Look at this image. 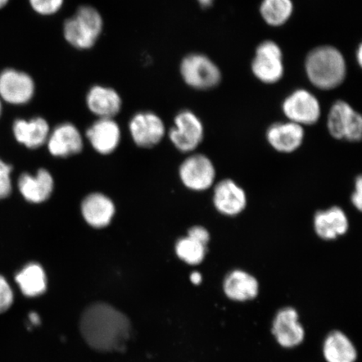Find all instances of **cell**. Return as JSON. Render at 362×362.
<instances>
[{
    "instance_id": "35",
    "label": "cell",
    "mask_w": 362,
    "mask_h": 362,
    "mask_svg": "<svg viewBox=\"0 0 362 362\" xmlns=\"http://www.w3.org/2000/svg\"><path fill=\"white\" fill-rule=\"evenodd\" d=\"M30 318L31 322H33L34 325L39 323L40 319H39V317L37 315H36L35 313L30 314Z\"/></svg>"
},
{
    "instance_id": "16",
    "label": "cell",
    "mask_w": 362,
    "mask_h": 362,
    "mask_svg": "<svg viewBox=\"0 0 362 362\" xmlns=\"http://www.w3.org/2000/svg\"><path fill=\"white\" fill-rule=\"evenodd\" d=\"M48 148L53 156L66 158L83 151V138L76 127L70 123L58 125L48 139Z\"/></svg>"
},
{
    "instance_id": "36",
    "label": "cell",
    "mask_w": 362,
    "mask_h": 362,
    "mask_svg": "<svg viewBox=\"0 0 362 362\" xmlns=\"http://www.w3.org/2000/svg\"><path fill=\"white\" fill-rule=\"evenodd\" d=\"M8 2V0H0V8L6 6Z\"/></svg>"
},
{
    "instance_id": "32",
    "label": "cell",
    "mask_w": 362,
    "mask_h": 362,
    "mask_svg": "<svg viewBox=\"0 0 362 362\" xmlns=\"http://www.w3.org/2000/svg\"><path fill=\"white\" fill-rule=\"evenodd\" d=\"M191 280L194 284H200L202 281V276L198 272H194L191 275Z\"/></svg>"
},
{
    "instance_id": "25",
    "label": "cell",
    "mask_w": 362,
    "mask_h": 362,
    "mask_svg": "<svg viewBox=\"0 0 362 362\" xmlns=\"http://www.w3.org/2000/svg\"><path fill=\"white\" fill-rule=\"evenodd\" d=\"M293 13L292 0H262L260 13L267 25L282 26L291 20Z\"/></svg>"
},
{
    "instance_id": "29",
    "label": "cell",
    "mask_w": 362,
    "mask_h": 362,
    "mask_svg": "<svg viewBox=\"0 0 362 362\" xmlns=\"http://www.w3.org/2000/svg\"><path fill=\"white\" fill-rule=\"evenodd\" d=\"M13 293L6 278L0 274V314L6 313L12 306Z\"/></svg>"
},
{
    "instance_id": "28",
    "label": "cell",
    "mask_w": 362,
    "mask_h": 362,
    "mask_svg": "<svg viewBox=\"0 0 362 362\" xmlns=\"http://www.w3.org/2000/svg\"><path fill=\"white\" fill-rule=\"evenodd\" d=\"M12 166L0 160V200L7 198L12 192Z\"/></svg>"
},
{
    "instance_id": "13",
    "label": "cell",
    "mask_w": 362,
    "mask_h": 362,
    "mask_svg": "<svg viewBox=\"0 0 362 362\" xmlns=\"http://www.w3.org/2000/svg\"><path fill=\"white\" fill-rule=\"evenodd\" d=\"M305 138L304 127L288 120L271 124L266 131L267 142L275 151L281 153L297 151L304 144Z\"/></svg>"
},
{
    "instance_id": "18",
    "label": "cell",
    "mask_w": 362,
    "mask_h": 362,
    "mask_svg": "<svg viewBox=\"0 0 362 362\" xmlns=\"http://www.w3.org/2000/svg\"><path fill=\"white\" fill-rule=\"evenodd\" d=\"M87 137L95 151L110 155L120 143L119 126L112 119H99L88 129Z\"/></svg>"
},
{
    "instance_id": "26",
    "label": "cell",
    "mask_w": 362,
    "mask_h": 362,
    "mask_svg": "<svg viewBox=\"0 0 362 362\" xmlns=\"http://www.w3.org/2000/svg\"><path fill=\"white\" fill-rule=\"evenodd\" d=\"M206 252L207 246L189 236L181 238L175 244L176 255L189 265L202 264Z\"/></svg>"
},
{
    "instance_id": "31",
    "label": "cell",
    "mask_w": 362,
    "mask_h": 362,
    "mask_svg": "<svg viewBox=\"0 0 362 362\" xmlns=\"http://www.w3.org/2000/svg\"><path fill=\"white\" fill-rule=\"evenodd\" d=\"M351 202L355 209L361 211L362 208V178L361 175L357 176L355 180L354 189L351 193Z\"/></svg>"
},
{
    "instance_id": "9",
    "label": "cell",
    "mask_w": 362,
    "mask_h": 362,
    "mask_svg": "<svg viewBox=\"0 0 362 362\" xmlns=\"http://www.w3.org/2000/svg\"><path fill=\"white\" fill-rule=\"evenodd\" d=\"M205 135V129L200 117L189 110H183L176 115L175 126L170 130L172 144L180 152L191 153L200 146Z\"/></svg>"
},
{
    "instance_id": "24",
    "label": "cell",
    "mask_w": 362,
    "mask_h": 362,
    "mask_svg": "<svg viewBox=\"0 0 362 362\" xmlns=\"http://www.w3.org/2000/svg\"><path fill=\"white\" fill-rule=\"evenodd\" d=\"M16 281L27 297H35L47 289V276L42 267L35 262L27 264L16 276Z\"/></svg>"
},
{
    "instance_id": "23",
    "label": "cell",
    "mask_w": 362,
    "mask_h": 362,
    "mask_svg": "<svg viewBox=\"0 0 362 362\" xmlns=\"http://www.w3.org/2000/svg\"><path fill=\"white\" fill-rule=\"evenodd\" d=\"M323 353L327 362H355L357 353L345 334L333 332L325 339Z\"/></svg>"
},
{
    "instance_id": "3",
    "label": "cell",
    "mask_w": 362,
    "mask_h": 362,
    "mask_svg": "<svg viewBox=\"0 0 362 362\" xmlns=\"http://www.w3.org/2000/svg\"><path fill=\"white\" fill-rule=\"evenodd\" d=\"M101 13L92 6H81L74 16L65 21L63 35L71 47L88 49L94 47L102 34Z\"/></svg>"
},
{
    "instance_id": "34",
    "label": "cell",
    "mask_w": 362,
    "mask_h": 362,
    "mask_svg": "<svg viewBox=\"0 0 362 362\" xmlns=\"http://www.w3.org/2000/svg\"><path fill=\"white\" fill-rule=\"evenodd\" d=\"M356 59L357 62H358L359 65L361 66L362 62V47L361 45H359L358 49L356 51Z\"/></svg>"
},
{
    "instance_id": "21",
    "label": "cell",
    "mask_w": 362,
    "mask_h": 362,
    "mask_svg": "<svg viewBox=\"0 0 362 362\" xmlns=\"http://www.w3.org/2000/svg\"><path fill=\"white\" fill-rule=\"evenodd\" d=\"M13 132L18 142L29 148H37L47 142L49 127L42 117L29 121L17 119L13 123Z\"/></svg>"
},
{
    "instance_id": "12",
    "label": "cell",
    "mask_w": 362,
    "mask_h": 362,
    "mask_svg": "<svg viewBox=\"0 0 362 362\" xmlns=\"http://www.w3.org/2000/svg\"><path fill=\"white\" fill-rule=\"evenodd\" d=\"M129 130L134 143L142 148L156 146L165 134L164 122L151 112L136 113L130 120Z\"/></svg>"
},
{
    "instance_id": "1",
    "label": "cell",
    "mask_w": 362,
    "mask_h": 362,
    "mask_svg": "<svg viewBox=\"0 0 362 362\" xmlns=\"http://www.w3.org/2000/svg\"><path fill=\"white\" fill-rule=\"evenodd\" d=\"M80 330L93 349L110 352L124 349L130 338L131 325L128 317L115 308L97 303L81 315Z\"/></svg>"
},
{
    "instance_id": "22",
    "label": "cell",
    "mask_w": 362,
    "mask_h": 362,
    "mask_svg": "<svg viewBox=\"0 0 362 362\" xmlns=\"http://www.w3.org/2000/svg\"><path fill=\"white\" fill-rule=\"evenodd\" d=\"M259 282L250 274L243 270H233L226 276L223 289L226 296L234 301L253 300L259 293Z\"/></svg>"
},
{
    "instance_id": "2",
    "label": "cell",
    "mask_w": 362,
    "mask_h": 362,
    "mask_svg": "<svg viewBox=\"0 0 362 362\" xmlns=\"http://www.w3.org/2000/svg\"><path fill=\"white\" fill-rule=\"evenodd\" d=\"M305 69L311 84L325 90L338 88L345 81L347 74L345 57L332 45L312 49L306 57Z\"/></svg>"
},
{
    "instance_id": "20",
    "label": "cell",
    "mask_w": 362,
    "mask_h": 362,
    "mask_svg": "<svg viewBox=\"0 0 362 362\" xmlns=\"http://www.w3.org/2000/svg\"><path fill=\"white\" fill-rule=\"evenodd\" d=\"M87 105L99 119H112L121 110L122 99L115 89L97 85L88 90Z\"/></svg>"
},
{
    "instance_id": "14",
    "label": "cell",
    "mask_w": 362,
    "mask_h": 362,
    "mask_svg": "<svg viewBox=\"0 0 362 362\" xmlns=\"http://www.w3.org/2000/svg\"><path fill=\"white\" fill-rule=\"evenodd\" d=\"M315 233L324 241H334L345 236L350 228V221L341 207L334 206L315 212L313 219Z\"/></svg>"
},
{
    "instance_id": "27",
    "label": "cell",
    "mask_w": 362,
    "mask_h": 362,
    "mask_svg": "<svg viewBox=\"0 0 362 362\" xmlns=\"http://www.w3.org/2000/svg\"><path fill=\"white\" fill-rule=\"evenodd\" d=\"M31 8L40 16L55 15L61 11L64 0H29Z\"/></svg>"
},
{
    "instance_id": "10",
    "label": "cell",
    "mask_w": 362,
    "mask_h": 362,
    "mask_svg": "<svg viewBox=\"0 0 362 362\" xmlns=\"http://www.w3.org/2000/svg\"><path fill=\"white\" fill-rule=\"evenodd\" d=\"M247 196L241 185L232 179L215 183L212 203L219 214L235 217L241 215L247 206Z\"/></svg>"
},
{
    "instance_id": "37",
    "label": "cell",
    "mask_w": 362,
    "mask_h": 362,
    "mask_svg": "<svg viewBox=\"0 0 362 362\" xmlns=\"http://www.w3.org/2000/svg\"><path fill=\"white\" fill-rule=\"evenodd\" d=\"M1 112H2V103H1V100H0V116H1Z\"/></svg>"
},
{
    "instance_id": "4",
    "label": "cell",
    "mask_w": 362,
    "mask_h": 362,
    "mask_svg": "<svg viewBox=\"0 0 362 362\" xmlns=\"http://www.w3.org/2000/svg\"><path fill=\"white\" fill-rule=\"evenodd\" d=\"M327 130L337 140L360 142L362 137V117L350 103L338 100L332 104L328 112Z\"/></svg>"
},
{
    "instance_id": "6",
    "label": "cell",
    "mask_w": 362,
    "mask_h": 362,
    "mask_svg": "<svg viewBox=\"0 0 362 362\" xmlns=\"http://www.w3.org/2000/svg\"><path fill=\"white\" fill-rule=\"evenodd\" d=\"M179 175L185 187L202 192L214 187L216 170L209 157L203 153H194L180 165Z\"/></svg>"
},
{
    "instance_id": "33",
    "label": "cell",
    "mask_w": 362,
    "mask_h": 362,
    "mask_svg": "<svg viewBox=\"0 0 362 362\" xmlns=\"http://www.w3.org/2000/svg\"><path fill=\"white\" fill-rule=\"evenodd\" d=\"M197 1L202 7H210L214 0H197Z\"/></svg>"
},
{
    "instance_id": "7",
    "label": "cell",
    "mask_w": 362,
    "mask_h": 362,
    "mask_svg": "<svg viewBox=\"0 0 362 362\" xmlns=\"http://www.w3.org/2000/svg\"><path fill=\"white\" fill-rule=\"evenodd\" d=\"M282 111L288 121L302 127L318 123L321 116L319 99L309 90H294L284 99Z\"/></svg>"
},
{
    "instance_id": "17",
    "label": "cell",
    "mask_w": 362,
    "mask_h": 362,
    "mask_svg": "<svg viewBox=\"0 0 362 362\" xmlns=\"http://www.w3.org/2000/svg\"><path fill=\"white\" fill-rule=\"evenodd\" d=\"M81 211L86 223L94 228H103L115 216V206L105 194L93 193L81 202Z\"/></svg>"
},
{
    "instance_id": "30",
    "label": "cell",
    "mask_w": 362,
    "mask_h": 362,
    "mask_svg": "<svg viewBox=\"0 0 362 362\" xmlns=\"http://www.w3.org/2000/svg\"><path fill=\"white\" fill-rule=\"evenodd\" d=\"M187 236L197 240L204 245L208 246L211 241V233L206 228L202 226H194L188 230Z\"/></svg>"
},
{
    "instance_id": "8",
    "label": "cell",
    "mask_w": 362,
    "mask_h": 362,
    "mask_svg": "<svg viewBox=\"0 0 362 362\" xmlns=\"http://www.w3.org/2000/svg\"><path fill=\"white\" fill-rule=\"evenodd\" d=\"M251 68L253 75L262 83H277L284 74L282 49L273 40L262 42L256 49Z\"/></svg>"
},
{
    "instance_id": "11",
    "label": "cell",
    "mask_w": 362,
    "mask_h": 362,
    "mask_svg": "<svg viewBox=\"0 0 362 362\" xmlns=\"http://www.w3.org/2000/svg\"><path fill=\"white\" fill-rule=\"evenodd\" d=\"M35 90L34 80L25 72L6 69L0 74V98L8 103L22 105L29 103Z\"/></svg>"
},
{
    "instance_id": "19",
    "label": "cell",
    "mask_w": 362,
    "mask_h": 362,
    "mask_svg": "<svg viewBox=\"0 0 362 362\" xmlns=\"http://www.w3.org/2000/svg\"><path fill=\"white\" fill-rule=\"evenodd\" d=\"M18 188L27 202L38 204L47 201L54 189V180L49 172L40 169L35 176L22 174Z\"/></svg>"
},
{
    "instance_id": "5",
    "label": "cell",
    "mask_w": 362,
    "mask_h": 362,
    "mask_svg": "<svg viewBox=\"0 0 362 362\" xmlns=\"http://www.w3.org/2000/svg\"><path fill=\"white\" fill-rule=\"evenodd\" d=\"M180 74L185 83L197 90L214 88L221 81L219 67L203 54L185 57L181 62Z\"/></svg>"
},
{
    "instance_id": "15",
    "label": "cell",
    "mask_w": 362,
    "mask_h": 362,
    "mask_svg": "<svg viewBox=\"0 0 362 362\" xmlns=\"http://www.w3.org/2000/svg\"><path fill=\"white\" fill-rule=\"evenodd\" d=\"M272 332L279 345L284 348L296 347L305 338V330L298 322L297 311L291 307L284 308L278 312Z\"/></svg>"
}]
</instances>
